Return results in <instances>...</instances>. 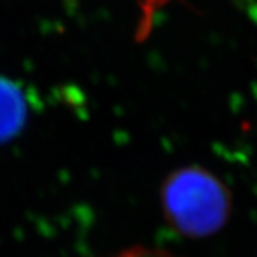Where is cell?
I'll list each match as a JSON object with an SVG mask.
<instances>
[{
    "label": "cell",
    "instance_id": "cell-1",
    "mask_svg": "<svg viewBox=\"0 0 257 257\" xmlns=\"http://www.w3.org/2000/svg\"><path fill=\"white\" fill-rule=\"evenodd\" d=\"M231 203L227 186L200 166L176 170L162 190V204L170 226L190 237L220 231L229 220Z\"/></svg>",
    "mask_w": 257,
    "mask_h": 257
},
{
    "label": "cell",
    "instance_id": "cell-2",
    "mask_svg": "<svg viewBox=\"0 0 257 257\" xmlns=\"http://www.w3.org/2000/svg\"><path fill=\"white\" fill-rule=\"evenodd\" d=\"M114 257H177L173 253L167 251V250H162V248L155 247H142V246H136V247L127 248L124 251H121Z\"/></svg>",
    "mask_w": 257,
    "mask_h": 257
}]
</instances>
